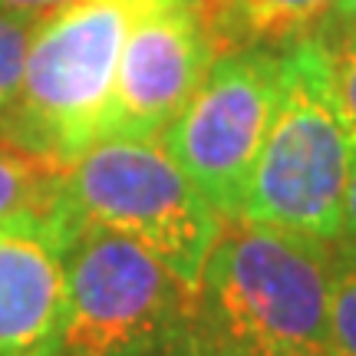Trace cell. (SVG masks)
Segmentation results:
<instances>
[{
	"mask_svg": "<svg viewBox=\"0 0 356 356\" xmlns=\"http://www.w3.org/2000/svg\"><path fill=\"white\" fill-rule=\"evenodd\" d=\"M70 3H73V0H0L3 10L26 13V17H37V20H43V17H50V13H56V10H63Z\"/></svg>",
	"mask_w": 356,
	"mask_h": 356,
	"instance_id": "cell-17",
	"label": "cell"
},
{
	"mask_svg": "<svg viewBox=\"0 0 356 356\" xmlns=\"http://www.w3.org/2000/svg\"><path fill=\"white\" fill-rule=\"evenodd\" d=\"M63 251L33 231L0 228V356H63Z\"/></svg>",
	"mask_w": 356,
	"mask_h": 356,
	"instance_id": "cell-8",
	"label": "cell"
},
{
	"mask_svg": "<svg viewBox=\"0 0 356 356\" xmlns=\"http://www.w3.org/2000/svg\"><path fill=\"white\" fill-rule=\"evenodd\" d=\"M106 356H218L211 350V343L202 337V330L195 327V320L188 317H178L159 330L145 333L132 343H122L119 350Z\"/></svg>",
	"mask_w": 356,
	"mask_h": 356,
	"instance_id": "cell-13",
	"label": "cell"
},
{
	"mask_svg": "<svg viewBox=\"0 0 356 356\" xmlns=\"http://www.w3.org/2000/svg\"><path fill=\"white\" fill-rule=\"evenodd\" d=\"M63 267V356H106L191 314L195 293L152 251L109 228L83 225Z\"/></svg>",
	"mask_w": 356,
	"mask_h": 356,
	"instance_id": "cell-6",
	"label": "cell"
},
{
	"mask_svg": "<svg viewBox=\"0 0 356 356\" xmlns=\"http://www.w3.org/2000/svg\"><path fill=\"white\" fill-rule=\"evenodd\" d=\"M66 168L0 142V228L33 231L66 251L86 225L73 204Z\"/></svg>",
	"mask_w": 356,
	"mask_h": 356,
	"instance_id": "cell-9",
	"label": "cell"
},
{
	"mask_svg": "<svg viewBox=\"0 0 356 356\" xmlns=\"http://www.w3.org/2000/svg\"><path fill=\"white\" fill-rule=\"evenodd\" d=\"M356 136L330 76L327 43L310 33L284 47L277 109L238 221L337 241Z\"/></svg>",
	"mask_w": 356,
	"mask_h": 356,
	"instance_id": "cell-2",
	"label": "cell"
},
{
	"mask_svg": "<svg viewBox=\"0 0 356 356\" xmlns=\"http://www.w3.org/2000/svg\"><path fill=\"white\" fill-rule=\"evenodd\" d=\"M337 0H198L215 53L287 47L317 33Z\"/></svg>",
	"mask_w": 356,
	"mask_h": 356,
	"instance_id": "cell-10",
	"label": "cell"
},
{
	"mask_svg": "<svg viewBox=\"0 0 356 356\" xmlns=\"http://www.w3.org/2000/svg\"><path fill=\"white\" fill-rule=\"evenodd\" d=\"M215 56L198 0H145L119 53L102 139L159 142Z\"/></svg>",
	"mask_w": 356,
	"mask_h": 356,
	"instance_id": "cell-7",
	"label": "cell"
},
{
	"mask_svg": "<svg viewBox=\"0 0 356 356\" xmlns=\"http://www.w3.org/2000/svg\"><path fill=\"white\" fill-rule=\"evenodd\" d=\"M333 244L225 221L191 297L218 356H330Z\"/></svg>",
	"mask_w": 356,
	"mask_h": 356,
	"instance_id": "cell-1",
	"label": "cell"
},
{
	"mask_svg": "<svg viewBox=\"0 0 356 356\" xmlns=\"http://www.w3.org/2000/svg\"><path fill=\"white\" fill-rule=\"evenodd\" d=\"M284 47L218 53L185 109L159 136L221 221H238L267 129L277 109Z\"/></svg>",
	"mask_w": 356,
	"mask_h": 356,
	"instance_id": "cell-5",
	"label": "cell"
},
{
	"mask_svg": "<svg viewBox=\"0 0 356 356\" xmlns=\"http://www.w3.org/2000/svg\"><path fill=\"white\" fill-rule=\"evenodd\" d=\"M327 53H330V76L337 99L356 136V43H327Z\"/></svg>",
	"mask_w": 356,
	"mask_h": 356,
	"instance_id": "cell-14",
	"label": "cell"
},
{
	"mask_svg": "<svg viewBox=\"0 0 356 356\" xmlns=\"http://www.w3.org/2000/svg\"><path fill=\"white\" fill-rule=\"evenodd\" d=\"M330 356H356V251L333 244Z\"/></svg>",
	"mask_w": 356,
	"mask_h": 356,
	"instance_id": "cell-11",
	"label": "cell"
},
{
	"mask_svg": "<svg viewBox=\"0 0 356 356\" xmlns=\"http://www.w3.org/2000/svg\"><path fill=\"white\" fill-rule=\"evenodd\" d=\"M145 0H73L33 33L17 99L0 113V142L73 165L102 139L115 66Z\"/></svg>",
	"mask_w": 356,
	"mask_h": 356,
	"instance_id": "cell-3",
	"label": "cell"
},
{
	"mask_svg": "<svg viewBox=\"0 0 356 356\" xmlns=\"http://www.w3.org/2000/svg\"><path fill=\"white\" fill-rule=\"evenodd\" d=\"M66 181L86 225L139 241L195 293L225 221L159 142L99 139Z\"/></svg>",
	"mask_w": 356,
	"mask_h": 356,
	"instance_id": "cell-4",
	"label": "cell"
},
{
	"mask_svg": "<svg viewBox=\"0 0 356 356\" xmlns=\"http://www.w3.org/2000/svg\"><path fill=\"white\" fill-rule=\"evenodd\" d=\"M37 26H40L37 17H26V13L3 10L0 7V113L20 92L26 53H30Z\"/></svg>",
	"mask_w": 356,
	"mask_h": 356,
	"instance_id": "cell-12",
	"label": "cell"
},
{
	"mask_svg": "<svg viewBox=\"0 0 356 356\" xmlns=\"http://www.w3.org/2000/svg\"><path fill=\"white\" fill-rule=\"evenodd\" d=\"M337 248L356 251V162L346 181V195H343V218H340V234H337Z\"/></svg>",
	"mask_w": 356,
	"mask_h": 356,
	"instance_id": "cell-16",
	"label": "cell"
},
{
	"mask_svg": "<svg viewBox=\"0 0 356 356\" xmlns=\"http://www.w3.org/2000/svg\"><path fill=\"white\" fill-rule=\"evenodd\" d=\"M317 37L323 43H356V0H337L317 26Z\"/></svg>",
	"mask_w": 356,
	"mask_h": 356,
	"instance_id": "cell-15",
	"label": "cell"
}]
</instances>
